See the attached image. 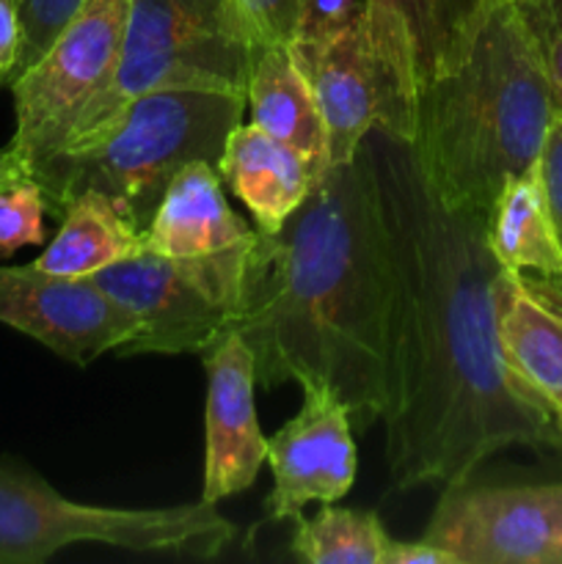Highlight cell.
Segmentation results:
<instances>
[{
	"label": "cell",
	"instance_id": "10",
	"mask_svg": "<svg viewBox=\"0 0 562 564\" xmlns=\"http://www.w3.org/2000/svg\"><path fill=\"white\" fill-rule=\"evenodd\" d=\"M424 540L455 564H562L549 485H446Z\"/></svg>",
	"mask_w": 562,
	"mask_h": 564
},
{
	"label": "cell",
	"instance_id": "4",
	"mask_svg": "<svg viewBox=\"0 0 562 564\" xmlns=\"http://www.w3.org/2000/svg\"><path fill=\"white\" fill-rule=\"evenodd\" d=\"M248 110L246 94L169 88L130 99L83 149L50 160L33 180L42 185L50 215L83 191H99L143 231L165 187L185 165H218L226 138Z\"/></svg>",
	"mask_w": 562,
	"mask_h": 564
},
{
	"label": "cell",
	"instance_id": "24",
	"mask_svg": "<svg viewBox=\"0 0 562 564\" xmlns=\"http://www.w3.org/2000/svg\"><path fill=\"white\" fill-rule=\"evenodd\" d=\"M86 0H22V44L11 80L31 69ZM9 80V83H11Z\"/></svg>",
	"mask_w": 562,
	"mask_h": 564
},
{
	"label": "cell",
	"instance_id": "8",
	"mask_svg": "<svg viewBox=\"0 0 562 564\" xmlns=\"http://www.w3.org/2000/svg\"><path fill=\"white\" fill-rule=\"evenodd\" d=\"M251 246L196 259L141 251L91 275L141 325L116 356H202L229 334Z\"/></svg>",
	"mask_w": 562,
	"mask_h": 564
},
{
	"label": "cell",
	"instance_id": "1",
	"mask_svg": "<svg viewBox=\"0 0 562 564\" xmlns=\"http://www.w3.org/2000/svg\"><path fill=\"white\" fill-rule=\"evenodd\" d=\"M375 176L397 275L386 466L397 490L461 485L510 446L560 433L512 378L496 336L499 262L485 215L441 193L408 141L372 130Z\"/></svg>",
	"mask_w": 562,
	"mask_h": 564
},
{
	"label": "cell",
	"instance_id": "29",
	"mask_svg": "<svg viewBox=\"0 0 562 564\" xmlns=\"http://www.w3.org/2000/svg\"><path fill=\"white\" fill-rule=\"evenodd\" d=\"M383 564H455V560L444 549L422 538L417 543H397V540H391L389 549H386Z\"/></svg>",
	"mask_w": 562,
	"mask_h": 564
},
{
	"label": "cell",
	"instance_id": "25",
	"mask_svg": "<svg viewBox=\"0 0 562 564\" xmlns=\"http://www.w3.org/2000/svg\"><path fill=\"white\" fill-rule=\"evenodd\" d=\"M259 47L284 44L290 47L298 33L306 0H237Z\"/></svg>",
	"mask_w": 562,
	"mask_h": 564
},
{
	"label": "cell",
	"instance_id": "12",
	"mask_svg": "<svg viewBox=\"0 0 562 564\" xmlns=\"http://www.w3.org/2000/svg\"><path fill=\"white\" fill-rule=\"evenodd\" d=\"M303 405L268 441L273 490L264 521H298L303 507L334 505L350 494L358 471L350 411L331 386L301 383Z\"/></svg>",
	"mask_w": 562,
	"mask_h": 564
},
{
	"label": "cell",
	"instance_id": "23",
	"mask_svg": "<svg viewBox=\"0 0 562 564\" xmlns=\"http://www.w3.org/2000/svg\"><path fill=\"white\" fill-rule=\"evenodd\" d=\"M532 36L562 116V0H510Z\"/></svg>",
	"mask_w": 562,
	"mask_h": 564
},
{
	"label": "cell",
	"instance_id": "16",
	"mask_svg": "<svg viewBox=\"0 0 562 564\" xmlns=\"http://www.w3.org/2000/svg\"><path fill=\"white\" fill-rule=\"evenodd\" d=\"M215 169L220 182L246 204L253 229L262 235H275L301 207L314 180L323 174L301 152L268 135L251 121H240L229 132Z\"/></svg>",
	"mask_w": 562,
	"mask_h": 564
},
{
	"label": "cell",
	"instance_id": "11",
	"mask_svg": "<svg viewBox=\"0 0 562 564\" xmlns=\"http://www.w3.org/2000/svg\"><path fill=\"white\" fill-rule=\"evenodd\" d=\"M0 323L75 367L116 352L141 330L94 279L50 275L33 262L0 264Z\"/></svg>",
	"mask_w": 562,
	"mask_h": 564
},
{
	"label": "cell",
	"instance_id": "14",
	"mask_svg": "<svg viewBox=\"0 0 562 564\" xmlns=\"http://www.w3.org/2000/svg\"><path fill=\"white\" fill-rule=\"evenodd\" d=\"M141 237L143 251L196 259L251 246L257 229L231 213L218 169L196 160L171 180Z\"/></svg>",
	"mask_w": 562,
	"mask_h": 564
},
{
	"label": "cell",
	"instance_id": "28",
	"mask_svg": "<svg viewBox=\"0 0 562 564\" xmlns=\"http://www.w3.org/2000/svg\"><path fill=\"white\" fill-rule=\"evenodd\" d=\"M22 44V0H0V86H9Z\"/></svg>",
	"mask_w": 562,
	"mask_h": 564
},
{
	"label": "cell",
	"instance_id": "5",
	"mask_svg": "<svg viewBox=\"0 0 562 564\" xmlns=\"http://www.w3.org/2000/svg\"><path fill=\"white\" fill-rule=\"evenodd\" d=\"M127 3L130 11H127L125 44L114 80L94 99L64 152L55 158L91 143L108 127V121L141 94L169 91V88L246 94L259 44L237 0H127Z\"/></svg>",
	"mask_w": 562,
	"mask_h": 564
},
{
	"label": "cell",
	"instance_id": "7",
	"mask_svg": "<svg viewBox=\"0 0 562 564\" xmlns=\"http://www.w3.org/2000/svg\"><path fill=\"white\" fill-rule=\"evenodd\" d=\"M328 130V165L350 163L372 130L413 143L417 69L406 31L367 11L336 36L290 44Z\"/></svg>",
	"mask_w": 562,
	"mask_h": 564
},
{
	"label": "cell",
	"instance_id": "30",
	"mask_svg": "<svg viewBox=\"0 0 562 564\" xmlns=\"http://www.w3.org/2000/svg\"><path fill=\"white\" fill-rule=\"evenodd\" d=\"M22 176H28L22 160L17 158L9 147L0 149V193H3L9 185H14L17 180H22Z\"/></svg>",
	"mask_w": 562,
	"mask_h": 564
},
{
	"label": "cell",
	"instance_id": "18",
	"mask_svg": "<svg viewBox=\"0 0 562 564\" xmlns=\"http://www.w3.org/2000/svg\"><path fill=\"white\" fill-rule=\"evenodd\" d=\"M251 124L301 152L317 171L328 169V130L312 86L284 44L257 50L248 75Z\"/></svg>",
	"mask_w": 562,
	"mask_h": 564
},
{
	"label": "cell",
	"instance_id": "13",
	"mask_svg": "<svg viewBox=\"0 0 562 564\" xmlns=\"http://www.w3.org/2000/svg\"><path fill=\"white\" fill-rule=\"evenodd\" d=\"M207 372V411H204V488L202 501L242 494L268 463V441L257 422L253 391L257 361L235 330L202 352Z\"/></svg>",
	"mask_w": 562,
	"mask_h": 564
},
{
	"label": "cell",
	"instance_id": "17",
	"mask_svg": "<svg viewBox=\"0 0 562 564\" xmlns=\"http://www.w3.org/2000/svg\"><path fill=\"white\" fill-rule=\"evenodd\" d=\"M490 253L501 270L523 275L554 303H562V248L545 207L538 165L510 176L485 218Z\"/></svg>",
	"mask_w": 562,
	"mask_h": 564
},
{
	"label": "cell",
	"instance_id": "19",
	"mask_svg": "<svg viewBox=\"0 0 562 564\" xmlns=\"http://www.w3.org/2000/svg\"><path fill=\"white\" fill-rule=\"evenodd\" d=\"M58 231L33 259V268L66 279H91L99 270L130 259L143 251V237L116 207L110 196L99 191H83L64 207Z\"/></svg>",
	"mask_w": 562,
	"mask_h": 564
},
{
	"label": "cell",
	"instance_id": "27",
	"mask_svg": "<svg viewBox=\"0 0 562 564\" xmlns=\"http://www.w3.org/2000/svg\"><path fill=\"white\" fill-rule=\"evenodd\" d=\"M540 185H543L545 207H549L551 224H554L556 240L562 248V116H556L549 127L543 149L538 158Z\"/></svg>",
	"mask_w": 562,
	"mask_h": 564
},
{
	"label": "cell",
	"instance_id": "6",
	"mask_svg": "<svg viewBox=\"0 0 562 564\" xmlns=\"http://www.w3.org/2000/svg\"><path fill=\"white\" fill-rule=\"evenodd\" d=\"M235 540V523L202 499L160 510L83 505L31 468L0 460V564H42L83 543L215 560Z\"/></svg>",
	"mask_w": 562,
	"mask_h": 564
},
{
	"label": "cell",
	"instance_id": "26",
	"mask_svg": "<svg viewBox=\"0 0 562 564\" xmlns=\"http://www.w3.org/2000/svg\"><path fill=\"white\" fill-rule=\"evenodd\" d=\"M364 9V0H306L295 42H323L345 31Z\"/></svg>",
	"mask_w": 562,
	"mask_h": 564
},
{
	"label": "cell",
	"instance_id": "9",
	"mask_svg": "<svg viewBox=\"0 0 562 564\" xmlns=\"http://www.w3.org/2000/svg\"><path fill=\"white\" fill-rule=\"evenodd\" d=\"M127 11V0H86L47 53L9 83L17 121L9 149L28 176L64 152L86 110L114 80Z\"/></svg>",
	"mask_w": 562,
	"mask_h": 564
},
{
	"label": "cell",
	"instance_id": "32",
	"mask_svg": "<svg viewBox=\"0 0 562 564\" xmlns=\"http://www.w3.org/2000/svg\"><path fill=\"white\" fill-rule=\"evenodd\" d=\"M554 422H556V433H560V449H562V408H560V413L554 416Z\"/></svg>",
	"mask_w": 562,
	"mask_h": 564
},
{
	"label": "cell",
	"instance_id": "3",
	"mask_svg": "<svg viewBox=\"0 0 562 564\" xmlns=\"http://www.w3.org/2000/svg\"><path fill=\"white\" fill-rule=\"evenodd\" d=\"M556 116L516 6L490 0L468 58L419 88L413 149L446 198L488 218L505 182L538 165Z\"/></svg>",
	"mask_w": 562,
	"mask_h": 564
},
{
	"label": "cell",
	"instance_id": "20",
	"mask_svg": "<svg viewBox=\"0 0 562 564\" xmlns=\"http://www.w3.org/2000/svg\"><path fill=\"white\" fill-rule=\"evenodd\" d=\"M364 6L380 22L406 31L422 88L468 58L490 0H364Z\"/></svg>",
	"mask_w": 562,
	"mask_h": 564
},
{
	"label": "cell",
	"instance_id": "22",
	"mask_svg": "<svg viewBox=\"0 0 562 564\" xmlns=\"http://www.w3.org/2000/svg\"><path fill=\"white\" fill-rule=\"evenodd\" d=\"M44 215H50V202L33 176H22L0 193V262L47 240Z\"/></svg>",
	"mask_w": 562,
	"mask_h": 564
},
{
	"label": "cell",
	"instance_id": "21",
	"mask_svg": "<svg viewBox=\"0 0 562 564\" xmlns=\"http://www.w3.org/2000/svg\"><path fill=\"white\" fill-rule=\"evenodd\" d=\"M389 543L375 512L323 505L312 521L298 518L290 551L312 564H383Z\"/></svg>",
	"mask_w": 562,
	"mask_h": 564
},
{
	"label": "cell",
	"instance_id": "15",
	"mask_svg": "<svg viewBox=\"0 0 562 564\" xmlns=\"http://www.w3.org/2000/svg\"><path fill=\"white\" fill-rule=\"evenodd\" d=\"M496 336L512 378L551 416L562 408V303L501 270L496 281Z\"/></svg>",
	"mask_w": 562,
	"mask_h": 564
},
{
	"label": "cell",
	"instance_id": "2",
	"mask_svg": "<svg viewBox=\"0 0 562 564\" xmlns=\"http://www.w3.org/2000/svg\"><path fill=\"white\" fill-rule=\"evenodd\" d=\"M231 330L251 347L257 383H325L353 430L391 405L397 275L369 141L328 165L275 235L257 231Z\"/></svg>",
	"mask_w": 562,
	"mask_h": 564
},
{
	"label": "cell",
	"instance_id": "31",
	"mask_svg": "<svg viewBox=\"0 0 562 564\" xmlns=\"http://www.w3.org/2000/svg\"><path fill=\"white\" fill-rule=\"evenodd\" d=\"M549 488H551V499H554V507H556V521H560V538H562V482L549 485Z\"/></svg>",
	"mask_w": 562,
	"mask_h": 564
}]
</instances>
